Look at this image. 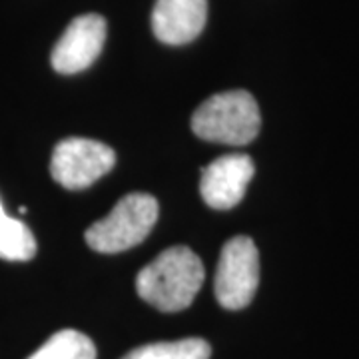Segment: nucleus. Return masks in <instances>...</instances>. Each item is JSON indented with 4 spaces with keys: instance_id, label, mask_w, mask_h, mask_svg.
Segmentation results:
<instances>
[{
    "instance_id": "10",
    "label": "nucleus",
    "mask_w": 359,
    "mask_h": 359,
    "mask_svg": "<svg viewBox=\"0 0 359 359\" xmlns=\"http://www.w3.org/2000/svg\"><path fill=\"white\" fill-rule=\"evenodd\" d=\"M212 347L205 339L188 337L178 341H158L132 349L122 359H210Z\"/></svg>"
},
{
    "instance_id": "7",
    "label": "nucleus",
    "mask_w": 359,
    "mask_h": 359,
    "mask_svg": "<svg viewBox=\"0 0 359 359\" xmlns=\"http://www.w3.org/2000/svg\"><path fill=\"white\" fill-rule=\"evenodd\" d=\"M256 166L245 154L222 156L202 170L200 194L204 202L214 210H230L244 198Z\"/></svg>"
},
{
    "instance_id": "11",
    "label": "nucleus",
    "mask_w": 359,
    "mask_h": 359,
    "mask_svg": "<svg viewBox=\"0 0 359 359\" xmlns=\"http://www.w3.org/2000/svg\"><path fill=\"white\" fill-rule=\"evenodd\" d=\"M28 359H96V347L88 335L76 330H62Z\"/></svg>"
},
{
    "instance_id": "2",
    "label": "nucleus",
    "mask_w": 359,
    "mask_h": 359,
    "mask_svg": "<svg viewBox=\"0 0 359 359\" xmlns=\"http://www.w3.org/2000/svg\"><path fill=\"white\" fill-rule=\"evenodd\" d=\"M262 116L256 98L245 90H230L208 98L192 116V130L205 142L244 146L257 136Z\"/></svg>"
},
{
    "instance_id": "4",
    "label": "nucleus",
    "mask_w": 359,
    "mask_h": 359,
    "mask_svg": "<svg viewBox=\"0 0 359 359\" xmlns=\"http://www.w3.org/2000/svg\"><path fill=\"white\" fill-rule=\"evenodd\" d=\"M259 285V254L252 238L238 236L224 245L216 269V299L222 308L244 309Z\"/></svg>"
},
{
    "instance_id": "5",
    "label": "nucleus",
    "mask_w": 359,
    "mask_h": 359,
    "mask_svg": "<svg viewBox=\"0 0 359 359\" xmlns=\"http://www.w3.org/2000/svg\"><path fill=\"white\" fill-rule=\"evenodd\" d=\"M114 164L116 152L102 142L66 138L52 152L50 174L66 190H84L108 174Z\"/></svg>"
},
{
    "instance_id": "8",
    "label": "nucleus",
    "mask_w": 359,
    "mask_h": 359,
    "mask_svg": "<svg viewBox=\"0 0 359 359\" xmlns=\"http://www.w3.org/2000/svg\"><path fill=\"white\" fill-rule=\"evenodd\" d=\"M208 20V0H156L152 30L170 46L188 44L200 36Z\"/></svg>"
},
{
    "instance_id": "9",
    "label": "nucleus",
    "mask_w": 359,
    "mask_h": 359,
    "mask_svg": "<svg viewBox=\"0 0 359 359\" xmlns=\"http://www.w3.org/2000/svg\"><path fill=\"white\" fill-rule=\"evenodd\" d=\"M36 240L20 219L11 218L0 204V257L8 262H28L36 256Z\"/></svg>"
},
{
    "instance_id": "6",
    "label": "nucleus",
    "mask_w": 359,
    "mask_h": 359,
    "mask_svg": "<svg viewBox=\"0 0 359 359\" xmlns=\"http://www.w3.org/2000/svg\"><path fill=\"white\" fill-rule=\"evenodd\" d=\"M106 40V20L100 14H82L66 26L50 56L58 74H78L96 62Z\"/></svg>"
},
{
    "instance_id": "3",
    "label": "nucleus",
    "mask_w": 359,
    "mask_h": 359,
    "mask_svg": "<svg viewBox=\"0 0 359 359\" xmlns=\"http://www.w3.org/2000/svg\"><path fill=\"white\" fill-rule=\"evenodd\" d=\"M158 219V202L148 194H128L112 212L86 230V244L100 254L126 252L142 244Z\"/></svg>"
},
{
    "instance_id": "1",
    "label": "nucleus",
    "mask_w": 359,
    "mask_h": 359,
    "mask_svg": "<svg viewBox=\"0 0 359 359\" xmlns=\"http://www.w3.org/2000/svg\"><path fill=\"white\" fill-rule=\"evenodd\" d=\"M204 278L202 259L188 245H174L138 273L136 292L158 311L176 313L192 306Z\"/></svg>"
}]
</instances>
